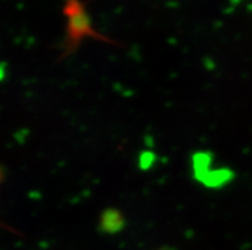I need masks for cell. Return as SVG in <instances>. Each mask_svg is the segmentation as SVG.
<instances>
[{"label":"cell","instance_id":"obj_1","mask_svg":"<svg viewBox=\"0 0 252 250\" xmlns=\"http://www.w3.org/2000/svg\"><path fill=\"white\" fill-rule=\"evenodd\" d=\"M63 13L67 18V37L64 42L62 57L73 54L86 37L95 38L97 41L106 42V44L117 45L114 40L106 37L105 35H101L94 28L91 19L85 9V5L80 1H67L64 5Z\"/></svg>","mask_w":252,"mask_h":250},{"label":"cell","instance_id":"obj_2","mask_svg":"<svg viewBox=\"0 0 252 250\" xmlns=\"http://www.w3.org/2000/svg\"><path fill=\"white\" fill-rule=\"evenodd\" d=\"M1 177H3V172H1V168H0V180H1Z\"/></svg>","mask_w":252,"mask_h":250}]
</instances>
